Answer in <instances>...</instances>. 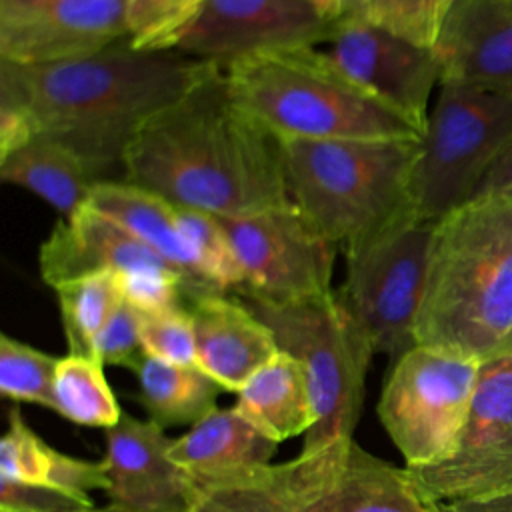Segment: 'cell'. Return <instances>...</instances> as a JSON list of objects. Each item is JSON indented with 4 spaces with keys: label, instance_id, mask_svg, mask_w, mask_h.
Segmentation results:
<instances>
[{
    "label": "cell",
    "instance_id": "6da1fadb",
    "mask_svg": "<svg viewBox=\"0 0 512 512\" xmlns=\"http://www.w3.org/2000/svg\"><path fill=\"white\" fill-rule=\"evenodd\" d=\"M176 50H140L130 38L50 64L0 62V156L34 136L76 150L102 176L122 166L140 126L206 70Z\"/></svg>",
    "mask_w": 512,
    "mask_h": 512
},
{
    "label": "cell",
    "instance_id": "7a4b0ae2",
    "mask_svg": "<svg viewBox=\"0 0 512 512\" xmlns=\"http://www.w3.org/2000/svg\"><path fill=\"white\" fill-rule=\"evenodd\" d=\"M122 168L126 182L214 216L290 202L278 138L240 106L214 64L140 126Z\"/></svg>",
    "mask_w": 512,
    "mask_h": 512
},
{
    "label": "cell",
    "instance_id": "3957f363",
    "mask_svg": "<svg viewBox=\"0 0 512 512\" xmlns=\"http://www.w3.org/2000/svg\"><path fill=\"white\" fill-rule=\"evenodd\" d=\"M414 342L480 362L512 354V190L436 220Z\"/></svg>",
    "mask_w": 512,
    "mask_h": 512
},
{
    "label": "cell",
    "instance_id": "277c9868",
    "mask_svg": "<svg viewBox=\"0 0 512 512\" xmlns=\"http://www.w3.org/2000/svg\"><path fill=\"white\" fill-rule=\"evenodd\" d=\"M230 92L276 138H422L320 46L262 52L224 68Z\"/></svg>",
    "mask_w": 512,
    "mask_h": 512
},
{
    "label": "cell",
    "instance_id": "5b68a950",
    "mask_svg": "<svg viewBox=\"0 0 512 512\" xmlns=\"http://www.w3.org/2000/svg\"><path fill=\"white\" fill-rule=\"evenodd\" d=\"M194 486L192 512H442L406 468L366 452L354 438Z\"/></svg>",
    "mask_w": 512,
    "mask_h": 512
},
{
    "label": "cell",
    "instance_id": "8992f818",
    "mask_svg": "<svg viewBox=\"0 0 512 512\" xmlns=\"http://www.w3.org/2000/svg\"><path fill=\"white\" fill-rule=\"evenodd\" d=\"M422 138H278L290 200L336 246L412 208Z\"/></svg>",
    "mask_w": 512,
    "mask_h": 512
},
{
    "label": "cell",
    "instance_id": "52a82bcc",
    "mask_svg": "<svg viewBox=\"0 0 512 512\" xmlns=\"http://www.w3.org/2000/svg\"><path fill=\"white\" fill-rule=\"evenodd\" d=\"M238 298L272 330L278 350L300 360L308 374L316 422L302 450L352 438L376 350L338 290L288 302Z\"/></svg>",
    "mask_w": 512,
    "mask_h": 512
},
{
    "label": "cell",
    "instance_id": "ba28073f",
    "mask_svg": "<svg viewBox=\"0 0 512 512\" xmlns=\"http://www.w3.org/2000/svg\"><path fill=\"white\" fill-rule=\"evenodd\" d=\"M510 148L512 96L440 82L412 172L414 212L440 220L464 206Z\"/></svg>",
    "mask_w": 512,
    "mask_h": 512
},
{
    "label": "cell",
    "instance_id": "9c48e42d",
    "mask_svg": "<svg viewBox=\"0 0 512 512\" xmlns=\"http://www.w3.org/2000/svg\"><path fill=\"white\" fill-rule=\"evenodd\" d=\"M436 220L414 210L344 244L340 298L362 324L376 354L392 362L410 350L424 298Z\"/></svg>",
    "mask_w": 512,
    "mask_h": 512
},
{
    "label": "cell",
    "instance_id": "30bf717a",
    "mask_svg": "<svg viewBox=\"0 0 512 512\" xmlns=\"http://www.w3.org/2000/svg\"><path fill=\"white\" fill-rule=\"evenodd\" d=\"M480 364L478 358L422 344L394 360L378 416L406 468L436 466L456 454Z\"/></svg>",
    "mask_w": 512,
    "mask_h": 512
},
{
    "label": "cell",
    "instance_id": "8fae6325",
    "mask_svg": "<svg viewBox=\"0 0 512 512\" xmlns=\"http://www.w3.org/2000/svg\"><path fill=\"white\" fill-rule=\"evenodd\" d=\"M236 250L238 296L288 302L334 290L336 244L290 200L240 216H218Z\"/></svg>",
    "mask_w": 512,
    "mask_h": 512
},
{
    "label": "cell",
    "instance_id": "7c38bea8",
    "mask_svg": "<svg viewBox=\"0 0 512 512\" xmlns=\"http://www.w3.org/2000/svg\"><path fill=\"white\" fill-rule=\"evenodd\" d=\"M406 470L414 484L436 502L512 492V354L480 364L456 454L436 466Z\"/></svg>",
    "mask_w": 512,
    "mask_h": 512
},
{
    "label": "cell",
    "instance_id": "4fadbf2b",
    "mask_svg": "<svg viewBox=\"0 0 512 512\" xmlns=\"http://www.w3.org/2000/svg\"><path fill=\"white\" fill-rule=\"evenodd\" d=\"M332 28L306 0H204L170 50L224 70L262 52L320 46Z\"/></svg>",
    "mask_w": 512,
    "mask_h": 512
},
{
    "label": "cell",
    "instance_id": "5bb4252c",
    "mask_svg": "<svg viewBox=\"0 0 512 512\" xmlns=\"http://www.w3.org/2000/svg\"><path fill=\"white\" fill-rule=\"evenodd\" d=\"M324 46L344 72L404 114L424 136L428 102L440 84V64L432 46L416 44L368 20H336Z\"/></svg>",
    "mask_w": 512,
    "mask_h": 512
},
{
    "label": "cell",
    "instance_id": "9a60e30c",
    "mask_svg": "<svg viewBox=\"0 0 512 512\" xmlns=\"http://www.w3.org/2000/svg\"><path fill=\"white\" fill-rule=\"evenodd\" d=\"M128 0H0V62L50 64L128 36Z\"/></svg>",
    "mask_w": 512,
    "mask_h": 512
},
{
    "label": "cell",
    "instance_id": "2e32d148",
    "mask_svg": "<svg viewBox=\"0 0 512 512\" xmlns=\"http://www.w3.org/2000/svg\"><path fill=\"white\" fill-rule=\"evenodd\" d=\"M172 440L150 418L122 414L116 426L106 428V494L112 506L128 512H192L196 486L168 458Z\"/></svg>",
    "mask_w": 512,
    "mask_h": 512
},
{
    "label": "cell",
    "instance_id": "e0dca14e",
    "mask_svg": "<svg viewBox=\"0 0 512 512\" xmlns=\"http://www.w3.org/2000/svg\"><path fill=\"white\" fill-rule=\"evenodd\" d=\"M434 52L440 82L512 96V6L508 0H454Z\"/></svg>",
    "mask_w": 512,
    "mask_h": 512
},
{
    "label": "cell",
    "instance_id": "ac0fdd59",
    "mask_svg": "<svg viewBox=\"0 0 512 512\" xmlns=\"http://www.w3.org/2000/svg\"><path fill=\"white\" fill-rule=\"evenodd\" d=\"M38 264L42 280L52 288L100 272L128 274L156 266L172 268L128 230L88 206L60 218L40 246Z\"/></svg>",
    "mask_w": 512,
    "mask_h": 512
},
{
    "label": "cell",
    "instance_id": "d6986e66",
    "mask_svg": "<svg viewBox=\"0 0 512 512\" xmlns=\"http://www.w3.org/2000/svg\"><path fill=\"white\" fill-rule=\"evenodd\" d=\"M190 302L196 366L222 390L238 392L278 352L272 330L240 298H230L226 292L204 294Z\"/></svg>",
    "mask_w": 512,
    "mask_h": 512
},
{
    "label": "cell",
    "instance_id": "ffe728a7",
    "mask_svg": "<svg viewBox=\"0 0 512 512\" xmlns=\"http://www.w3.org/2000/svg\"><path fill=\"white\" fill-rule=\"evenodd\" d=\"M86 206L114 220L166 260L182 276L190 300L216 292L202 278L192 248L178 226L176 208L166 198L132 182L100 180L94 184Z\"/></svg>",
    "mask_w": 512,
    "mask_h": 512
},
{
    "label": "cell",
    "instance_id": "44dd1931",
    "mask_svg": "<svg viewBox=\"0 0 512 512\" xmlns=\"http://www.w3.org/2000/svg\"><path fill=\"white\" fill-rule=\"evenodd\" d=\"M278 442L266 438L232 408H214L174 438L168 458L194 482H212L270 464Z\"/></svg>",
    "mask_w": 512,
    "mask_h": 512
},
{
    "label": "cell",
    "instance_id": "7402d4cb",
    "mask_svg": "<svg viewBox=\"0 0 512 512\" xmlns=\"http://www.w3.org/2000/svg\"><path fill=\"white\" fill-rule=\"evenodd\" d=\"M234 410L274 442L306 434L316 422L308 374L284 350L248 378L238 390Z\"/></svg>",
    "mask_w": 512,
    "mask_h": 512
},
{
    "label": "cell",
    "instance_id": "603a6c76",
    "mask_svg": "<svg viewBox=\"0 0 512 512\" xmlns=\"http://www.w3.org/2000/svg\"><path fill=\"white\" fill-rule=\"evenodd\" d=\"M4 182L20 186L68 218L86 206L98 174L70 146L50 136H34L0 156Z\"/></svg>",
    "mask_w": 512,
    "mask_h": 512
},
{
    "label": "cell",
    "instance_id": "cb8c5ba5",
    "mask_svg": "<svg viewBox=\"0 0 512 512\" xmlns=\"http://www.w3.org/2000/svg\"><path fill=\"white\" fill-rule=\"evenodd\" d=\"M0 478L58 490L84 502H92L90 490L108 488L104 460H82L48 446L24 422L18 408L10 410L8 428L0 440Z\"/></svg>",
    "mask_w": 512,
    "mask_h": 512
},
{
    "label": "cell",
    "instance_id": "d4e9b609",
    "mask_svg": "<svg viewBox=\"0 0 512 512\" xmlns=\"http://www.w3.org/2000/svg\"><path fill=\"white\" fill-rule=\"evenodd\" d=\"M140 384V402L150 420L166 426L196 424L216 406L222 390L196 364H174L146 356L136 370Z\"/></svg>",
    "mask_w": 512,
    "mask_h": 512
},
{
    "label": "cell",
    "instance_id": "484cf974",
    "mask_svg": "<svg viewBox=\"0 0 512 512\" xmlns=\"http://www.w3.org/2000/svg\"><path fill=\"white\" fill-rule=\"evenodd\" d=\"M68 354L96 358V340L122 302L116 274L100 272L54 286Z\"/></svg>",
    "mask_w": 512,
    "mask_h": 512
},
{
    "label": "cell",
    "instance_id": "4316f807",
    "mask_svg": "<svg viewBox=\"0 0 512 512\" xmlns=\"http://www.w3.org/2000/svg\"><path fill=\"white\" fill-rule=\"evenodd\" d=\"M102 366L104 362L92 356L68 354L60 358L54 376L52 410L80 426H116L122 410Z\"/></svg>",
    "mask_w": 512,
    "mask_h": 512
},
{
    "label": "cell",
    "instance_id": "83f0119b",
    "mask_svg": "<svg viewBox=\"0 0 512 512\" xmlns=\"http://www.w3.org/2000/svg\"><path fill=\"white\" fill-rule=\"evenodd\" d=\"M178 226L192 248L202 278L216 292H236L244 284L242 268L222 220L210 212L178 206Z\"/></svg>",
    "mask_w": 512,
    "mask_h": 512
},
{
    "label": "cell",
    "instance_id": "f1b7e54d",
    "mask_svg": "<svg viewBox=\"0 0 512 512\" xmlns=\"http://www.w3.org/2000/svg\"><path fill=\"white\" fill-rule=\"evenodd\" d=\"M50 356L8 334L0 336V392L4 398L54 408V376L58 366Z\"/></svg>",
    "mask_w": 512,
    "mask_h": 512
},
{
    "label": "cell",
    "instance_id": "f546056e",
    "mask_svg": "<svg viewBox=\"0 0 512 512\" xmlns=\"http://www.w3.org/2000/svg\"><path fill=\"white\" fill-rule=\"evenodd\" d=\"M204 0H128L126 28L134 48L170 50Z\"/></svg>",
    "mask_w": 512,
    "mask_h": 512
},
{
    "label": "cell",
    "instance_id": "4dcf8cb0",
    "mask_svg": "<svg viewBox=\"0 0 512 512\" xmlns=\"http://www.w3.org/2000/svg\"><path fill=\"white\" fill-rule=\"evenodd\" d=\"M140 340L146 356L174 362L196 364V340L190 310L176 306L160 312H140Z\"/></svg>",
    "mask_w": 512,
    "mask_h": 512
},
{
    "label": "cell",
    "instance_id": "1f68e13d",
    "mask_svg": "<svg viewBox=\"0 0 512 512\" xmlns=\"http://www.w3.org/2000/svg\"><path fill=\"white\" fill-rule=\"evenodd\" d=\"M448 8V0H382L374 22L416 44L434 46Z\"/></svg>",
    "mask_w": 512,
    "mask_h": 512
},
{
    "label": "cell",
    "instance_id": "d6a6232c",
    "mask_svg": "<svg viewBox=\"0 0 512 512\" xmlns=\"http://www.w3.org/2000/svg\"><path fill=\"white\" fill-rule=\"evenodd\" d=\"M96 358L134 372L146 358L140 340V314L124 298L96 340Z\"/></svg>",
    "mask_w": 512,
    "mask_h": 512
},
{
    "label": "cell",
    "instance_id": "836d02e7",
    "mask_svg": "<svg viewBox=\"0 0 512 512\" xmlns=\"http://www.w3.org/2000/svg\"><path fill=\"white\" fill-rule=\"evenodd\" d=\"M96 508L58 490L0 478V512H86Z\"/></svg>",
    "mask_w": 512,
    "mask_h": 512
},
{
    "label": "cell",
    "instance_id": "e575fe53",
    "mask_svg": "<svg viewBox=\"0 0 512 512\" xmlns=\"http://www.w3.org/2000/svg\"><path fill=\"white\" fill-rule=\"evenodd\" d=\"M440 506L442 512H512V492L478 500L440 502Z\"/></svg>",
    "mask_w": 512,
    "mask_h": 512
},
{
    "label": "cell",
    "instance_id": "d590c367",
    "mask_svg": "<svg viewBox=\"0 0 512 512\" xmlns=\"http://www.w3.org/2000/svg\"><path fill=\"white\" fill-rule=\"evenodd\" d=\"M512 190V148L498 160V164L490 170L486 180L482 182L476 196L496 194V192H508ZM474 196V198H476Z\"/></svg>",
    "mask_w": 512,
    "mask_h": 512
},
{
    "label": "cell",
    "instance_id": "8d00e7d4",
    "mask_svg": "<svg viewBox=\"0 0 512 512\" xmlns=\"http://www.w3.org/2000/svg\"><path fill=\"white\" fill-rule=\"evenodd\" d=\"M382 0H344L338 20H368L374 22Z\"/></svg>",
    "mask_w": 512,
    "mask_h": 512
},
{
    "label": "cell",
    "instance_id": "74e56055",
    "mask_svg": "<svg viewBox=\"0 0 512 512\" xmlns=\"http://www.w3.org/2000/svg\"><path fill=\"white\" fill-rule=\"evenodd\" d=\"M308 4H312L324 18L336 22L342 14V4L344 0H306Z\"/></svg>",
    "mask_w": 512,
    "mask_h": 512
},
{
    "label": "cell",
    "instance_id": "f35d334b",
    "mask_svg": "<svg viewBox=\"0 0 512 512\" xmlns=\"http://www.w3.org/2000/svg\"><path fill=\"white\" fill-rule=\"evenodd\" d=\"M86 512H128V510H122V508H116V506H106V508H92V510H86Z\"/></svg>",
    "mask_w": 512,
    "mask_h": 512
},
{
    "label": "cell",
    "instance_id": "ab89813d",
    "mask_svg": "<svg viewBox=\"0 0 512 512\" xmlns=\"http://www.w3.org/2000/svg\"><path fill=\"white\" fill-rule=\"evenodd\" d=\"M448 2H450V6H452V2H454V0H448Z\"/></svg>",
    "mask_w": 512,
    "mask_h": 512
},
{
    "label": "cell",
    "instance_id": "60d3db41",
    "mask_svg": "<svg viewBox=\"0 0 512 512\" xmlns=\"http://www.w3.org/2000/svg\"><path fill=\"white\" fill-rule=\"evenodd\" d=\"M508 4H510V6H512V0H508Z\"/></svg>",
    "mask_w": 512,
    "mask_h": 512
}]
</instances>
